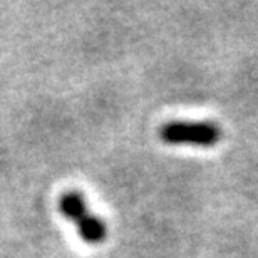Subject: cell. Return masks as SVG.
I'll return each mask as SVG.
<instances>
[{
    "label": "cell",
    "mask_w": 258,
    "mask_h": 258,
    "mask_svg": "<svg viewBox=\"0 0 258 258\" xmlns=\"http://www.w3.org/2000/svg\"><path fill=\"white\" fill-rule=\"evenodd\" d=\"M59 210L67 220L76 221V223H79L82 218H86L91 213L89 208H87L84 196L77 191H67L60 196Z\"/></svg>",
    "instance_id": "3"
},
{
    "label": "cell",
    "mask_w": 258,
    "mask_h": 258,
    "mask_svg": "<svg viewBox=\"0 0 258 258\" xmlns=\"http://www.w3.org/2000/svg\"><path fill=\"white\" fill-rule=\"evenodd\" d=\"M77 231H79L81 238L89 245H99L107 236V226L104 220L92 213H89L77 223Z\"/></svg>",
    "instance_id": "2"
},
{
    "label": "cell",
    "mask_w": 258,
    "mask_h": 258,
    "mask_svg": "<svg viewBox=\"0 0 258 258\" xmlns=\"http://www.w3.org/2000/svg\"><path fill=\"white\" fill-rule=\"evenodd\" d=\"M223 136L220 126L215 122H184L171 121L159 129V138L168 144H195V146H213Z\"/></svg>",
    "instance_id": "1"
}]
</instances>
